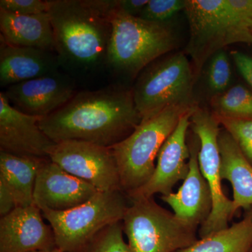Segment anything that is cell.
Returning a JSON list of instances; mask_svg holds the SVG:
<instances>
[{"mask_svg": "<svg viewBox=\"0 0 252 252\" xmlns=\"http://www.w3.org/2000/svg\"><path fill=\"white\" fill-rule=\"evenodd\" d=\"M142 122L132 91L107 87L77 93L39 126L55 143L65 140L112 147L130 135Z\"/></svg>", "mask_w": 252, "mask_h": 252, "instance_id": "6da1fadb", "label": "cell"}, {"mask_svg": "<svg viewBox=\"0 0 252 252\" xmlns=\"http://www.w3.org/2000/svg\"><path fill=\"white\" fill-rule=\"evenodd\" d=\"M49 11L60 61L81 69L107 63L112 18L119 1L49 0Z\"/></svg>", "mask_w": 252, "mask_h": 252, "instance_id": "7a4b0ae2", "label": "cell"}, {"mask_svg": "<svg viewBox=\"0 0 252 252\" xmlns=\"http://www.w3.org/2000/svg\"><path fill=\"white\" fill-rule=\"evenodd\" d=\"M195 107V104L167 107L142 119L130 135L110 147L124 193L140 188L150 180L162 146L175 130L181 117Z\"/></svg>", "mask_w": 252, "mask_h": 252, "instance_id": "3957f363", "label": "cell"}, {"mask_svg": "<svg viewBox=\"0 0 252 252\" xmlns=\"http://www.w3.org/2000/svg\"><path fill=\"white\" fill-rule=\"evenodd\" d=\"M107 64L115 72L135 77L175 45L165 23L147 21L119 9L112 18Z\"/></svg>", "mask_w": 252, "mask_h": 252, "instance_id": "277c9868", "label": "cell"}, {"mask_svg": "<svg viewBox=\"0 0 252 252\" xmlns=\"http://www.w3.org/2000/svg\"><path fill=\"white\" fill-rule=\"evenodd\" d=\"M123 228L132 252H174L198 241L197 227L182 221L153 198L130 199Z\"/></svg>", "mask_w": 252, "mask_h": 252, "instance_id": "5b68a950", "label": "cell"}, {"mask_svg": "<svg viewBox=\"0 0 252 252\" xmlns=\"http://www.w3.org/2000/svg\"><path fill=\"white\" fill-rule=\"evenodd\" d=\"M127 198L121 190L98 191L70 210L41 212L54 230L60 251L78 252L105 227L122 221L128 207Z\"/></svg>", "mask_w": 252, "mask_h": 252, "instance_id": "8992f818", "label": "cell"}, {"mask_svg": "<svg viewBox=\"0 0 252 252\" xmlns=\"http://www.w3.org/2000/svg\"><path fill=\"white\" fill-rule=\"evenodd\" d=\"M185 10L190 31L187 51L197 72L221 48L235 43L252 44V31L235 17L226 0H187Z\"/></svg>", "mask_w": 252, "mask_h": 252, "instance_id": "52a82bcc", "label": "cell"}, {"mask_svg": "<svg viewBox=\"0 0 252 252\" xmlns=\"http://www.w3.org/2000/svg\"><path fill=\"white\" fill-rule=\"evenodd\" d=\"M193 84L191 67L182 53L148 67L132 90L142 120L170 106L194 104L191 100Z\"/></svg>", "mask_w": 252, "mask_h": 252, "instance_id": "ba28073f", "label": "cell"}, {"mask_svg": "<svg viewBox=\"0 0 252 252\" xmlns=\"http://www.w3.org/2000/svg\"><path fill=\"white\" fill-rule=\"evenodd\" d=\"M220 125L216 116L205 109L197 107L190 117V127L200 143L199 167L210 188L212 200L211 213L199 230L200 239L228 228V221L235 213L233 200L225 196L222 189Z\"/></svg>", "mask_w": 252, "mask_h": 252, "instance_id": "9c48e42d", "label": "cell"}, {"mask_svg": "<svg viewBox=\"0 0 252 252\" xmlns=\"http://www.w3.org/2000/svg\"><path fill=\"white\" fill-rule=\"evenodd\" d=\"M49 158L99 191L122 190L117 162L110 147L83 141H63L55 144Z\"/></svg>", "mask_w": 252, "mask_h": 252, "instance_id": "30bf717a", "label": "cell"}, {"mask_svg": "<svg viewBox=\"0 0 252 252\" xmlns=\"http://www.w3.org/2000/svg\"><path fill=\"white\" fill-rule=\"evenodd\" d=\"M187 113L180 119L173 132L162 146L157 157V164L150 180L142 187L126 194L129 199L153 198L155 194L166 195L177 182L188 175L190 148L187 144V131L190 117L195 110Z\"/></svg>", "mask_w": 252, "mask_h": 252, "instance_id": "8fae6325", "label": "cell"}, {"mask_svg": "<svg viewBox=\"0 0 252 252\" xmlns=\"http://www.w3.org/2000/svg\"><path fill=\"white\" fill-rule=\"evenodd\" d=\"M98 191L89 182L44 158L36 175L34 203L41 211H66L86 203Z\"/></svg>", "mask_w": 252, "mask_h": 252, "instance_id": "7c38bea8", "label": "cell"}, {"mask_svg": "<svg viewBox=\"0 0 252 252\" xmlns=\"http://www.w3.org/2000/svg\"><path fill=\"white\" fill-rule=\"evenodd\" d=\"M41 119L14 108L4 93H0V152L49 158L56 143L39 127Z\"/></svg>", "mask_w": 252, "mask_h": 252, "instance_id": "4fadbf2b", "label": "cell"}, {"mask_svg": "<svg viewBox=\"0 0 252 252\" xmlns=\"http://www.w3.org/2000/svg\"><path fill=\"white\" fill-rule=\"evenodd\" d=\"M3 93L14 108L41 118L59 110L77 94L70 78L58 72L10 86Z\"/></svg>", "mask_w": 252, "mask_h": 252, "instance_id": "5bb4252c", "label": "cell"}, {"mask_svg": "<svg viewBox=\"0 0 252 252\" xmlns=\"http://www.w3.org/2000/svg\"><path fill=\"white\" fill-rule=\"evenodd\" d=\"M35 204L17 207L0 220V252L50 251L57 249L54 230Z\"/></svg>", "mask_w": 252, "mask_h": 252, "instance_id": "9a60e30c", "label": "cell"}, {"mask_svg": "<svg viewBox=\"0 0 252 252\" xmlns=\"http://www.w3.org/2000/svg\"><path fill=\"white\" fill-rule=\"evenodd\" d=\"M198 152V142L195 140L190 147L189 170L183 184L177 193L160 198L170 205L177 218L195 227L203 224L212 208L211 192L199 167Z\"/></svg>", "mask_w": 252, "mask_h": 252, "instance_id": "2e32d148", "label": "cell"}, {"mask_svg": "<svg viewBox=\"0 0 252 252\" xmlns=\"http://www.w3.org/2000/svg\"><path fill=\"white\" fill-rule=\"evenodd\" d=\"M53 51L11 46L1 41L0 85H14L57 72L59 57Z\"/></svg>", "mask_w": 252, "mask_h": 252, "instance_id": "e0dca14e", "label": "cell"}, {"mask_svg": "<svg viewBox=\"0 0 252 252\" xmlns=\"http://www.w3.org/2000/svg\"><path fill=\"white\" fill-rule=\"evenodd\" d=\"M1 41L11 46L56 51V45L48 12L23 16L0 9Z\"/></svg>", "mask_w": 252, "mask_h": 252, "instance_id": "ac0fdd59", "label": "cell"}, {"mask_svg": "<svg viewBox=\"0 0 252 252\" xmlns=\"http://www.w3.org/2000/svg\"><path fill=\"white\" fill-rule=\"evenodd\" d=\"M219 146L220 176L228 180L233 190L234 212L252 205V165L236 141L226 130L220 131Z\"/></svg>", "mask_w": 252, "mask_h": 252, "instance_id": "d6986e66", "label": "cell"}, {"mask_svg": "<svg viewBox=\"0 0 252 252\" xmlns=\"http://www.w3.org/2000/svg\"><path fill=\"white\" fill-rule=\"evenodd\" d=\"M43 159L0 152V183L14 197L16 206L34 205L36 175Z\"/></svg>", "mask_w": 252, "mask_h": 252, "instance_id": "ffe728a7", "label": "cell"}, {"mask_svg": "<svg viewBox=\"0 0 252 252\" xmlns=\"http://www.w3.org/2000/svg\"><path fill=\"white\" fill-rule=\"evenodd\" d=\"M252 245V212L238 223L198 240L179 252H248Z\"/></svg>", "mask_w": 252, "mask_h": 252, "instance_id": "44dd1931", "label": "cell"}, {"mask_svg": "<svg viewBox=\"0 0 252 252\" xmlns=\"http://www.w3.org/2000/svg\"><path fill=\"white\" fill-rule=\"evenodd\" d=\"M215 115L230 119H252V93L242 85L233 86L212 99Z\"/></svg>", "mask_w": 252, "mask_h": 252, "instance_id": "7402d4cb", "label": "cell"}, {"mask_svg": "<svg viewBox=\"0 0 252 252\" xmlns=\"http://www.w3.org/2000/svg\"><path fill=\"white\" fill-rule=\"evenodd\" d=\"M78 252H132L124 240L122 220L100 230Z\"/></svg>", "mask_w": 252, "mask_h": 252, "instance_id": "603a6c76", "label": "cell"}, {"mask_svg": "<svg viewBox=\"0 0 252 252\" xmlns=\"http://www.w3.org/2000/svg\"><path fill=\"white\" fill-rule=\"evenodd\" d=\"M216 117L225 130L236 141L247 158L252 162V119H230L218 116Z\"/></svg>", "mask_w": 252, "mask_h": 252, "instance_id": "cb8c5ba5", "label": "cell"}, {"mask_svg": "<svg viewBox=\"0 0 252 252\" xmlns=\"http://www.w3.org/2000/svg\"><path fill=\"white\" fill-rule=\"evenodd\" d=\"M182 0H149L138 17L147 21L165 23L181 10L185 9Z\"/></svg>", "mask_w": 252, "mask_h": 252, "instance_id": "d4e9b609", "label": "cell"}, {"mask_svg": "<svg viewBox=\"0 0 252 252\" xmlns=\"http://www.w3.org/2000/svg\"><path fill=\"white\" fill-rule=\"evenodd\" d=\"M207 78L210 89L215 92L220 94L229 85L231 69L228 56L223 51H219L214 56Z\"/></svg>", "mask_w": 252, "mask_h": 252, "instance_id": "484cf974", "label": "cell"}, {"mask_svg": "<svg viewBox=\"0 0 252 252\" xmlns=\"http://www.w3.org/2000/svg\"><path fill=\"white\" fill-rule=\"evenodd\" d=\"M0 9L23 16H31L49 11L48 1L42 0H1Z\"/></svg>", "mask_w": 252, "mask_h": 252, "instance_id": "4316f807", "label": "cell"}, {"mask_svg": "<svg viewBox=\"0 0 252 252\" xmlns=\"http://www.w3.org/2000/svg\"><path fill=\"white\" fill-rule=\"evenodd\" d=\"M231 56L239 72L252 88V57L240 51H231Z\"/></svg>", "mask_w": 252, "mask_h": 252, "instance_id": "83f0119b", "label": "cell"}, {"mask_svg": "<svg viewBox=\"0 0 252 252\" xmlns=\"http://www.w3.org/2000/svg\"><path fill=\"white\" fill-rule=\"evenodd\" d=\"M16 206V201L7 189L0 183V216L9 215Z\"/></svg>", "mask_w": 252, "mask_h": 252, "instance_id": "f1b7e54d", "label": "cell"}, {"mask_svg": "<svg viewBox=\"0 0 252 252\" xmlns=\"http://www.w3.org/2000/svg\"><path fill=\"white\" fill-rule=\"evenodd\" d=\"M149 0H119V9L127 14L138 17Z\"/></svg>", "mask_w": 252, "mask_h": 252, "instance_id": "f546056e", "label": "cell"}, {"mask_svg": "<svg viewBox=\"0 0 252 252\" xmlns=\"http://www.w3.org/2000/svg\"><path fill=\"white\" fill-rule=\"evenodd\" d=\"M61 252L60 251L59 249H55L54 250H50V251H36V252Z\"/></svg>", "mask_w": 252, "mask_h": 252, "instance_id": "4dcf8cb0", "label": "cell"}, {"mask_svg": "<svg viewBox=\"0 0 252 252\" xmlns=\"http://www.w3.org/2000/svg\"><path fill=\"white\" fill-rule=\"evenodd\" d=\"M251 31H252V29H251Z\"/></svg>", "mask_w": 252, "mask_h": 252, "instance_id": "1f68e13d", "label": "cell"}]
</instances>
